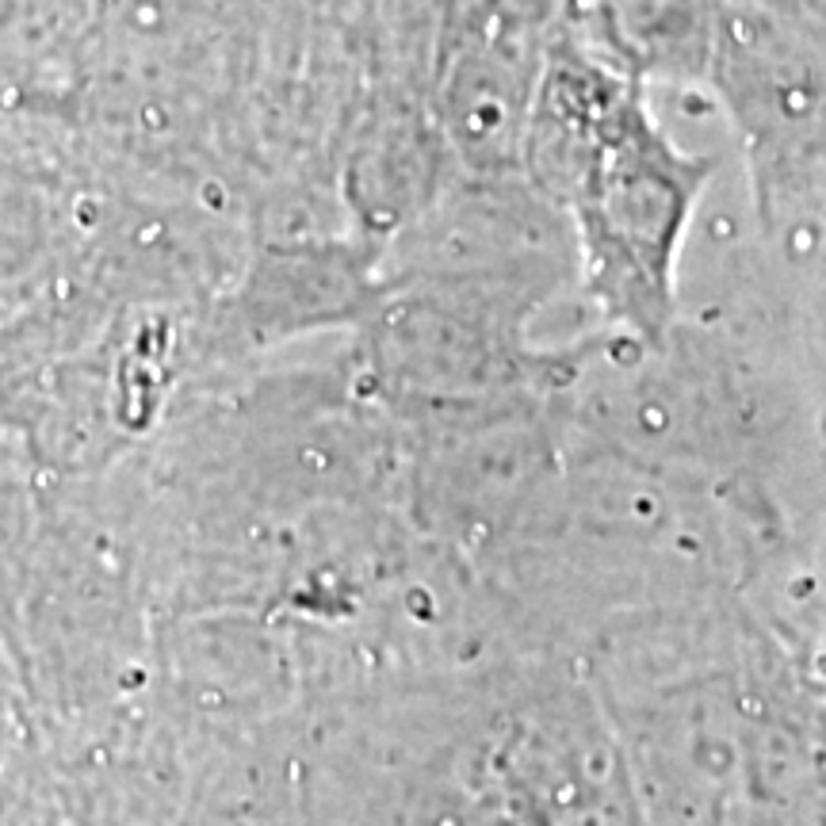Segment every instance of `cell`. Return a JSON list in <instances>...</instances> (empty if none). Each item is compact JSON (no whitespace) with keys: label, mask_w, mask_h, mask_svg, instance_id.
Returning <instances> with one entry per match:
<instances>
[{"label":"cell","mask_w":826,"mask_h":826,"mask_svg":"<svg viewBox=\"0 0 826 826\" xmlns=\"http://www.w3.org/2000/svg\"><path fill=\"white\" fill-rule=\"evenodd\" d=\"M589 283L616 321L658 337L674 306V256L708 165L681 157L616 88L578 96L563 153Z\"/></svg>","instance_id":"6da1fadb"}]
</instances>
